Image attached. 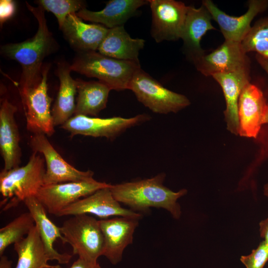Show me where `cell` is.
<instances>
[{
  "label": "cell",
  "mask_w": 268,
  "mask_h": 268,
  "mask_svg": "<svg viewBox=\"0 0 268 268\" xmlns=\"http://www.w3.org/2000/svg\"><path fill=\"white\" fill-rule=\"evenodd\" d=\"M26 4L37 20L38 26L36 34L25 41L7 44L0 48L2 55L16 61L21 66L19 91L33 87L40 82L43 61L56 46V41L48 29L44 9L40 5L33 6L27 2Z\"/></svg>",
  "instance_id": "cell-1"
},
{
  "label": "cell",
  "mask_w": 268,
  "mask_h": 268,
  "mask_svg": "<svg viewBox=\"0 0 268 268\" xmlns=\"http://www.w3.org/2000/svg\"><path fill=\"white\" fill-rule=\"evenodd\" d=\"M165 174L140 181L111 185L110 190L115 199L129 206L131 209L146 212L151 207L161 208L168 211L173 218L179 219L181 207L177 200L187 191L175 192L163 185Z\"/></svg>",
  "instance_id": "cell-2"
},
{
  "label": "cell",
  "mask_w": 268,
  "mask_h": 268,
  "mask_svg": "<svg viewBox=\"0 0 268 268\" xmlns=\"http://www.w3.org/2000/svg\"><path fill=\"white\" fill-rule=\"evenodd\" d=\"M71 71L95 77L111 90L128 89L135 72L140 68L139 62L117 60L96 51L77 52Z\"/></svg>",
  "instance_id": "cell-3"
},
{
  "label": "cell",
  "mask_w": 268,
  "mask_h": 268,
  "mask_svg": "<svg viewBox=\"0 0 268 268\" xmlns=\"http://www.w3.org/2000/svg\"><path fill=\"white\" fill-rule=\"evenodd\" d=\"M44 158L33 152L28 163L22 167L0 173V192L3 197L0 205L6 210L17 205L27 198L35 196L44 185L46 171Z\"/></svg>",
  "instance_id": "cell-4"
},
{
  "label": "cell",
  "mask_w": 268,
  "mask_h": 268,
  "mask_svg": "<svg viewBox=\"0 0 268 268\" xmlns=\"http://www.w3.org/2000/svg\"><path fill=\"white\" fill-rule=\"evenodd\" d=\"M60 230L62 243L71 246L73 255L92 262L103 256L104 238L96 218L86 214L73 215L63 222Z\"/></svg>",
  "instance_id": "cell-5"
},
{
  "label": "cell",
  "mask_w": 268,
  "mask_h": 268,
  "mask_svg": "<svg viewBox=\"0 0 268 268\" xmlns=\"http://www.w3.org/2000/svg\"><path fill=\"white\" fill-rule=\"evenodd\" d=\"M128 89L134 93L140 102L156 113H177L190 104L187 97L164 87L141 68L134 74Z\"/></svg>",
  "instance_id": "cell-6"
},
{
  "label": "cell",
  "mask_w": 268,
  "mask_h": 268,
  "mask_svg": "<svg viewBox=\"0 0 268 268\" xmlns=\"http://www.w3.org/2000/svg\"><path fill=\"white\" fill-rule=\"evenodd\" d=\"M49 67H45L40 82L35 86L19 91L23 104L28 131L33 134H43L48 136L55 133L51 103L48 93L47 75Z\"/></svg>",
  "instance_id": "cell-7"
},
{
  "label": "cell",
  "mask_w": 268,
  "mask_h": 268,
  "mask_svg": "<svg viewBox=\"0 0 268 268\" xmlns=\"http://www.w3.org/2000/svg\"><path fill=\"white\" fill-rule=\"evenodd\" d=\"M29 143L33 152L40 153L44 158V185L95 180L93 171H80L67 163L54 148L45 134H33L30 137Z\"/></svg>",
  "instance_id": "cell-8"
},
{
  "label": "cell",
  "mask_w": 268,
  "mask_h": 268,
  "mask_svg": "<svg viewBox=\"0 0 268 268\" xmlns=\"http://www.w3.org/2000/svg\"><path fill=\"white\" fill-rule=\"evenodd\" d=\"M146 114H139L132 118L113 117L108 118L74 115L61 126L71 136L75 135L104 137L113 139L127 129L149 120Z\"/></svg>",
  "instance_id": "cell-9"
},
{
  "label": "cell",
  "mask_w": 268,
  "mask_h": 268,
  "mask_svg": "<svg viewBox=\"0 0 268 268\" xmlns=\"http://www.w3.org/2000/svg\"><path fill=\"white\" fill-rule=\"evenodd\" d=\"M111 184L96 180L43 185L35 195L50 214L57 216L63 209L77 200Z\"/></svg>",
  "instance_id": "cell-10"
},
{
  "label": "cell",
  "mask_w": 268,
  "mask_h": 268,
  "mask_svg": "<svg viewBox=\"0 0 268 268\" xmlns=\"http://www.w3.org/2000/svg\"><path fill=\"white\" fill-rule=\"evenodd\" d=\"M152 12L151 35L156 42L181 37L188 6L174 0H148Z\"/></svg>",
  "instance_id": "cell-11"
},
{
  "label": "cell",
  "mask_w": 268,
  "mask_h": 268,
  "mask_svg": "<svg viewBox=\"0 0 268 268\" xmlns=\"http://www.w3.org/2000/svg\"><path fill=\"white\" fill-rule=\"evenodd\" d=\"M111 186L77 200L61 210L57 216L92 214L102 219L114 216L141 218L140 213L122 207L114 197Z\"/></svg>",
  "instance_id": "cell-12"
},
{
  "label": "cell",
  "mask_w": 268,
  "mask_h": 268,
  "mask_svg": "<svg viewBox=\"0 0 268 268\" xmlns=\"http://www.w3.org/2000/svg\"><path fill=\"white\" fill-rule=\"evenodd\" d=\"M194 63L205 76L250 70V60L241 43L230 41H225L218 48L208 54H204Z\"/></svg>",
  "instance_id": "cell-13"
},
{
  "label": "cell",
  "mask_w": 268,
  "mask_h": 268,
  "mask_svg": "<svg viewBox=\"0 0 268 268\" xmlns=\"http://www.w3.org/2000/svg\"><path fill=\"white\" fill-rule=\"evenodd\" d=\"M139 219L119 216L99 220L104 241V256L113 265L122 259L125 248L132 244Z\"/></svg>",
  "instance_id": "cell-14"
},
{
  "label": "cell",
  "mask_w": 268,
  "mask_h": 268,
  "mask_svg": "<svg viewBox=\"0 0 268 268\" xmlns=\"http://www.w3.org/2000/svg\"><path fill=\"white\" fill-rule=\"evenodd\" d=\"M202 4L218 24L225 41L241 43L251 28V23L254 18L268 8V0H250L247 11L237 17L225 13L210 0H203Z\"/></svg>",
  "instance_id": "cell-15"
},
{
  "label": "cell",
  "mask_w": 268,
  "mask_h": 268,
  "mask_svg": "<svg viewBox=\"0 0 268 268\" xmlns=\"http://www.w3.org/2000/svg\"><path fill=\"white\" fill-rule=\"evenodd\" d=\"M267 104L257 86L249 83L244 87L238 102L239 135L257 137Z\"/></svg>",
  "instance_id": "cell-16"
},
{
  "label": "cell",
  "mask_w": 268,
  "mask_h": 268,
  "mask_svg": "<svg viewBox=\"0 0 268 268\" xmlns=\"http://www.w3.org/2000/svg\"><path fill=\"white\" fill-rule=\"evenodd\" d=\"M17 108L7 99L2 100L0 108V149L4 164L3 169L18 167L21 162L20 136L14 115Z\"/></svg>",
  "instance_id": "cell-17"
},
{
  "label": "cell",
  "mask_w": 268,
  "mask_h": 268,
  "mask_svg": "<svg viewBox=\"0 0 268 268\" xmlns=\"http://www.w3.org/2000/svg\"><path fill=\"white\" fill-rule=\"evenodd\" d=\"M61 29L70 46L82 52L98 50L109 29L100 24L86 23L74 13L67 16Z\"/></svg>",
  "instance_id": "cell-18"
},
{
  "label": "cell",
  "mask_w": 268,
  "mask_h": 268,
  "mask_svg": "<svg viewBox=\"0 0 268 268\" xmlns=\"http://www.w3.org/2000/svg\"><path fill=\"white\" fill-rule=\"evenodd\" d=\"M212 77L222 88L226 102L224 112L227 130L239 134L238 102L244 87L250 83V70L217 73Z\"/></svg>",
  "instance_id": "cell-19"
},
{
  "label": "cell",
  "mask_w": 268,
  "mask_h": 268,
  "mask_svg": "<svg viewBox=\"0 0 268 268\" xmlns=\"http://www.w3.org/2000/svg\"><path fill=\"white\" fill-rule=\"evenodd\" d=\"M24 202L34 220L35 226L50 260H56L60 264L68 263L72 256L67 253H60L54 248L57 239L62 242L64 239L60 227H58L49 218L45 207L35 196L27 198Z\"/></svg>",
  "instance_id": "cell-20"
},
{
  "label": "cell",
  "mask_w": 268,
  "mask_h": 268,
  "mask_svg": "<svg viewBox=\"0 0 268 268\" xmlns=\"http://www.w3.org/2000/svg\"><path fill=\"white\" fill-rule=\"evenodd\" d=\"M211 15L204 5L199 8L188 6L186 21L181 38L185 50L194 62L204 54L201 40L207 31L215 30L211 22Z\"/></svg>",
  "instance_id": "cell-21"
},
{
  "label": "cell",
  "mask_w": 268,
  "mask_h": 268,
  "mask_svg": "<svg viewBox=\"0 0 268 268\" xmlns=\"http://www.w3.org/2000/svg\"><path fill=\"white\" fill-rule=\"evenodd\" d=\"M148 3L143 0H112L101 10L93 11L82 8L76 13L81 19L102 24L108 29L124 26L137 9Z\"/></svg>",
  "instance_id": "cell-22"
},
{
  "label": "cell",
  "mask_w": 268,
  "mask_h": 268,
  "mask_svg": "<svg viewBox=\"0 0 268 268\" xmlns=\"http://www.w3.org/2000/svg\"><path fill=\"white\" fill-rule=\"evenodd\" d=\"M144 42L142 39L132 38L124 26H121L108 29L98 51L115 59L139 62V52Z\"/></svg>",
  "instance_id": "cell-23"
},
{
  "label": "cell",
  "mask_w": 268,
  "mask_h": 268,
  "mask_svg": "<svg viewBox=\"0 0 268 268\" xmlns=\"http://www.w3.org/2000/svg\"><path fill=\"white\" fill-rule=\"evenodd\" d=\"M57 71L60 87L52 110L55 127L63 125L74 116L76 107L75 95L77 92L76 81L70 75L69 66L66 63H60Z\"/></svg>",
  "instance_id": "cell-24"
},
{
  "label": "cell",
  "mask_w": 268,
  "mask_h": 268,
  "mask_svg": "<svg viewBox=\"0 0 268 268\" xmlns=\"http://www.w3.org/2000/svg\"><path fill=\"white\" fill-rule=\"evenodd\" d=\"M76 81L78 96L74 115L97 116L106 108L111 89L99 81Z\"/></svg>",
  "instance_id": "cell-25"
},
{
  "label": "cell",
  "mask_w": 268,
  "mask_h": 268,
  "mask_svg": "<svg viewBox=\"0 0 268 268\" xmlns=\"http://www.w3.org/2000/svg\"><path fill=\"white\" fill-rule=\"evenodd\" d=\"M18 256L15 268H52L36 227L23 239L14 244Z\"/></svg>",
  "instance_id": "cell-26"
},
{
  "label": "cell",
  "mask_w": 268,
  "mask_h": 268,
  "mask_svg": "<svg viewBox=\"0 0 268 268\" xmlns=\"http://www.w3.org/2000/svg\"><path fill=\"white\" fill-rule=\"evenodd\" d=\"M34 220L28 211L21 214L0 229V256L5 249L25 238L35 226Z\"/></svg>",
  "instance_id": "cell-27"
},
{
  "label": "cell",
  "mask_w": 268,
  "mask_h": 268,
  "mask_svg": "<svg viewBox=\"0 0 268 268\" xmlns=\"http://www.w3.org/2000/svg\"><path fill=\"white\" fill-rule=\"evenodd\" d=\"M241 44L246 54L255 51L262 57L268 59V17L257 21Z\"/></svg>",
  "instance_id": "cell-28"
},
{
  "label": "cell",
  "mask_w": 268,
  "mask_h": 268,
  "mask_svg": "<svg viewBox=\"0 0 268 268\" xmlns=\"http://www.w3.org/2000/svg\"><path fill=\"white\" fill-rule=\"evenodd\" d=\"M37 3L44 10L50 11L55 15L60 29L69 14L76 13L85 8L84 2L78 0H40Z\"/></svg>",
  "instance_id": "cell-29"
},
{
  "label": "cell",
  "mask_w": 268,
  "mask_h": 268,
  "mask_svg": "<svg viewBox=\"0 0 268 268\" xmlns=\"http://www.w3.org/2000/svg\"><path fill=\"white\" fill-rule=\"evenodd\" d=\"M240 261L246 268H263L268 261V244L264 240L250 254L241 256Z\"/></svg>",
  "instance_id": "cell-30"
},
{
  "label": "cell",
  "mask_w": 268,
  "mask_h": 268,
  "mask_svg": "<svg viewBox=\"0 0 268 268\" xmlns=\"http://www.w3.org/2000/svg\"><path fill=\"white\" fill-rule=\"evenodd\" d=\"M15 10L14 2L11 0H1L0 1V21L2 24L11 18Z\"/></svg>",
  "instance_id": "cell-31"
},
{
  "label": "cell",
  "mask_w": 268,
  "mask_h": 268,
  "mask_svg": "<svg viewBox=\"0 0 268 268\" xmlns=\"http://www.w3.org/2000/svg\"><path fill=\"white\" fill-rule=\"evenodd\" d=\"M52 268H63L60 265L53 266ZM69 268H101L99 263L97 262H92L82 258H78L72 264Z\"/></svg>",
  "instance_id": "cell-32"
},
{
  "label": "cell",
  "mask_w": 268,
  "mask_h": 268,
  "mask_svg": "<svg viewBox=\"0 0 268 268\" xmlns=\"http://www.w3.org/2000/svg\"><path fill=\"white\" fill-rule=\"evenodd\" d=\"M260 232L261 236L268 244V218L261 221L260 223Z\"/></svg>",
  "instance_id": "cell-33"
},
{
  "label": "cell",
  "mask_w": 268,
  "mask_h": 268,
  "mask_svg": "<svg viewBox=\"0 0 268 268\" xmlns=\"http://www.w3.org/2000/svg\"><path fill=\"white\" fill-rule=\"evenodd\" d=\"M256 57L259 64L268 74V59L264 58L259 54H257Z\"/></svg>",
  "instance_id": "cell-34"
},
{
  "label": "cell",
  "mask_w": 268,
  "mask_h": 268,
  "mask_svg": "<svg viewBox=\"0 0 268 268\" xmlns=\"http://www.w3.org/2000/svg\"><path fill=\"white\" fill-rule=\"evenodd\" d=\"M0 268H12V261L8 260L5 256H1L0 258Z\"/></svg>",
  "instance_id": "cell-35"
},
{
  "label": "cell",
  "mask_w": 268,
  "mask_h": 268,
  "mask_svg": "<svg viewBox=\"0 0 268 268\" xmlns=\"http://www.w3.org/2000/svg\"><path fill=\"white\" fill-rule=\"evenodd\" d=\"M268 103L266 107V109L264 112V116L262 120V124H268Z\"/></svg>",
  "instance_id": "cell-36"
},
{
  "label": "cell",
  "mask_w": 268,
  "mask_h": 268,
  "mask_svg": "<svg viewBox=\"0 0 268 268\" xmlns=\"http://www.w3.org/2000/svg\"><path fill=\"white\" fill-rule=\"evenodd\" d=\"M264 194L268 197V183L264 186Z\"/></svg>",
  "instance_id": "cell-37"
}]
</instances>
